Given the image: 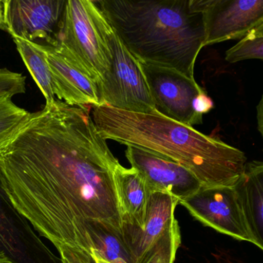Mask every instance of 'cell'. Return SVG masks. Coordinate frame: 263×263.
Masks as SVG:
<instances>
[{"mask_svg":"<svg viewBox=\"0 0 263 263\" xmlns=\"http://www.w3.org/2000/svg\"><path fill=\"white\" fill-rule=\"evenodd\" d=\"M13 41L26 67L44 95L46 104L53 102L56 97L53 91L51 72L44 45L17 38L13 39Z\"/></svg>","mask_w":263,"mask_h":263,"instance_id":"cell-17","label":"cell"},{"mask_svg":"<svg viewBox=\"0 0 263 263\" xmlns=\"http://www.w3.org/2000/svg\"><path fill=\"white\" fill-rule=\"evenodd\" d=\"M13 97H0V147L11 139L30 118V112L16 105Z\"/></svg>","mask_w":263,"mask_h":263,"instance_id":"cell-18","label":"cell"},{"mask_svg":"<svg viewBox=\"0 0 263 263\" xmlns=\"http://www.w3.org/2000/svg\"><path fill=\"white\" fill-rule=\"evenodd\" d=\"M0 30L7 31L5 19H4V1L0 0Z\"/></svg>","mask_w":263,"mask_h":263,"instance_id":"cell-25","label":"cell"},{"mask_svg":"<svg viewBox=\"0 0 263 263\" xmlns=\"http://www.w3.org/2000/svg\"><path fill=\"white\" fill-rule=\"evenodd\" d=\"M189 213L208 227L258 248L234 187H204L181 201Z\"/></svg>","mask_w":263,"mask_h":263,"instance_id":"cell-6","label":"cell"},{"mask_svg":"<svg viewBox=\"0 0 263 263\" xmlns=\"http://www.w3.org/2000/svg\"><path fill=\"white\" fill-rule=\"evenodd\" d=\"M0 253L13 263H62L14 209L0 183Z\"/></svg>","mask_w":263,"mask_h":263,"instance_id":"cell-10","label":"cell"},{"mask_svg":"<svg viewBox=\"0 0 263 263\" xmlns=\"http://www.w3.org/2000/svg\"><path fill=\"white\" fill-rule=\"evenodd\" d=\"M26 77L6 68L0 69V97L26 93Z\"/></svg>","mask_w":263,"mask_h":263,"instance_id":"cell-21","label":"cell"},{"mask_svg":"<svg viewBox=\"0 0 263 263\" xmlns=\"http://www.w3.org/2000/svg\"><path fill=\"white\" fill-rule=\"evenodd\" d=\"M263 59V24L252 29L238 44L226 53V61L230 64Z\"/></svg>","mask_w":263,"mask_h":263,"instance_id":"cell-20","label":"cell"},{"mask_svg":"<svg viewBox=\"0 0 263 263\" xmlns=\"http://www.w3.org/2000/svg\"><path fill=\"white\" fill-rule=\"evenodd\" d=\"M90 106L59 100L30 114L0 147V183L14 209L52 243L90 253L87 234L102 223L122 233L115 184L120 164Z\"/></svg>","mask_w":263,"mask_h":263,"instance_id":"cell-1","label":"cell"},{"mask_svg":"<svg viewBox=\"0 0 263 263\" xmlns=\"http://www.w3.org/2000/svg\"><path fill=\"white\" fill-rule=\"evenodd\" d=\"M125 155L132 168L141 174L151 192L169 194L178 204L202 186L185 167L156 154L128 145Z\"/></svg>","mask_w":263,"mask_h":263,"instance_id":"cell-12","label":"cell"},{"mask_svg":"<svg viewBox=\"0 0 263 263\" xmlns=\"http://www.w3.org/2000/svg\"><path fill=\"white\" fill-rule=\"evenodd\" d=\"M62 263H95L91 254L70 248L63 247L58 250Z\"/></svg>","mask_w":263,"mask_h":263,"instance_id":"cell-22","label":"cell"},{"mask_svg":"<svg viewBox=\"0 0 263 263\" xmlns=\"http://www.w3.org/2000/svg\"><path fill=\"white\" fill-rule=\"evenodd\" d=\"M204 23L203 47L241 39L263 24V0H198Z\"/></svg>","mask_w":263,"mask_h":263,"instance_id":"cell-8","label":"cell"},{"mask_svg":"<svg viewBox=\"0 0 263 263\" xmlns=\"http://www.w3.org/2000/svg\"><path fill=\"white\" fill-rule=\"evenodd\" d=\"M262 98L260 100L259 104L257 106V123H258V130L261 135H263V109Z\"/></svg>","mask_w":263,"mask_h":263,"instance_id":"cell-24","label":"cell"},{"mask_svg":"<svg viewBox=\"0 0 263 263\" xmlns=\"http://www.w3.org/2000/svg\"><path fill=\"white\" fill-rule=\"evenodd\" d=\"M90 254H91L92 257H93L95 263H111L106 261V260H104V258H102L101 256H99L98 254L95 253V252H90Z\"/></svg>","mask_w":263,"mask_h":263,"instance_id":"cell-26","label":"cell"},{"mask_svg":"<svg viewBox=\"0 0 263 263\" xmlns=\"http://www.w3.org/2000/svg\"><path fill=\"white\" fill-rule=\"evenodd\" d=\"M115 184L122 227L141 230L151 193L145 181L135 168H126L119 164L115 169Z\"/></svg>","mask_w":263,"mask_h":263,"instance_id":"cell-14","label":"cell"},{"mask_svg":"<svg viewBox=\"0 0 263 263\" xmlns=\"http://www.w3.org/2000/svg\"><path fill=\"white\" fill-rule=\"evenodd\" d=\"M0 263H13L4 254L0 253Z\"/></svg>","mask_w":263,"mask_h":263,"instance_id":"cell-27","label":"cell"},{"mask_svg":"<svg viewBox=\"0 0 263 263\" xmlns=\"http://www.w3.org/2000/svg\"><path fill=\"white\" fill-rule=\"evenodd\" d=\"M92 107L93 124L106 141L139 147L175 161L204 187H233L244 172V152L158 110L134 113L106 105Z\"/></svg>","mask_w":263,"mask_h":263,"instance_id":"cell-2","label":"cell"},{"mask_svg":"<svg viewBox=\"0 0 263 263\" xmlns=\"http://www.w3.org/2000/svg\"><path fill=\"white\" fill-rule=\"evenodd\" d=\"M238 193L252 235L263 249V163H246L244 172L233 186Z\"/></svg>","mask_w":263,"mask_h":263,"instance_id":"cell-15","label":"cell"},{"mask_svg":"<svg viewBox=\"0 0 263 263\" xmlns=\"http://www.w3.org/2000/svg\"><path fill=\"white\" fill-rule=\"evenodd\" d=\"M194 110L197 115L203 117L214 108V102L205 91L197 95L194 102Z\"/></svg>","mask_w":263,"mask_h":263,"instance_id":"cell-23","label":"cell"},{"mask_svg":"<svg viewBox=\"0 0 263 263\" xmlns=\"http://www.w3.org/2000/svg\"><path fill=\"white\" fill-rule=\"evenodd\" d=\"M67 0H5L7 32L13 39L51 44L58 40Z\"/></svg>","mask_w":263,"mask_h":263,"instance_id":"cell-9","label":"cell"},{"mask_svg":"<svg viewBox=\"0 0 263 263\" xmlns=\"http://www.w3.org/2000/svg\"><path fill=\"white\" fill-rule=\"evenodd\" d=\"M123 45L144 64L195 79L204 23L198 0H95Z\"/></svg>","mask_w":263,"mask_h":263,"instance_id":"cell-3","label":"cell"},{"mask_svg":"<svg viewBox=\"0 0 263 263\" xmlns=\"http://www.w3.org/2000/svg\"><path fill=\"white\" fill-rule=\"evenodd\" d=\"M155 108L161 115L192 127L202 124L194 110L197 95L204 91L195 79L178 70L140 62Z\"/></svg>","mask_w":263,"mask_h":263,"instance_id":"cell-7","label":"cell"},{"mask_svg":"<svg viewBox=\"0 0 263 263\" xmlns=\"http://www.w3.org/2000/svg\"><path fill=\"white\" fill-rule=\"evenodd\" d=\"M110 71L99 87L101 105L134 113L156 111L141 64L116 33L111 41Z\"/></svg>","mask_w":263,"mask_h":263,"instance_id":"cell-5","label":"cell"},{"mask_svg":"<svg viewBox=\"0 0 263 263\" xmlns=\"http://www.w3.org/2000/svg\"><path fill=\"white\" fill-rule=\"evenodd\" d=\"M43 45L58 100L78 107L101 105L98 84L71 53L58 41Z\"/></svg>","mask_w":263,"mask_h":263,"instance_id":"cell-11","label":"cell"},{"mask_svg":"<svg viewBox=\"0 0 263 263\" xmlns=\"http://www.w3.org/2000/svg\"><path fill=\"white\" fill-rule=\"evenodd\" d=\"M114 33L95 0H67L57 41L82 64L98 88L110 71Z\"/></svg>","mask_w":263,"mask_h":263,"instance_id":"cell-4","label":"cell"},{"mask_svg":"<svg viewBox=\"0 0 263 263\" xmlns=\"http://www.w3.org/2000/svg\"><path fill=\"white\" fill-rule=\"evenodd\" d=\"M178 202L169 194L151 192L141 230L122 227V234L136 263H140L146 254L156 244L175 219V212Z\"/></svg>","mask_w":263,"mask_h":263,"instance_id":"cell-13","label":"cell"},{"mask_svg":"<svg viewBox=\"0 0 263 263\" xmlns=\"http://www.w3.org/2000/svg\"><path fill=\"white\" fill-rule=\"evenodd\" d=\"M181 242V230L178 221L175 218L140 263H175Z\"/></svg>","mask_w":263,"mask_h":263,"instance_id":"cell-19","label":"cell"},{"mask_svg":"<svg viewBox=\"0 0 263 263\" xmlns=\"http://www.w3.org/2000/svg\"><path fill=\"white\" fill-rule=\"evenodd\" d=\"M87 245L90 252L109 262L136 263L123 234L102 223H95L90 228Z\"/></svg>","mask_w":263,"mask_h":263,"instance_id":"cell-16","label":"cell"}]
</instances>
